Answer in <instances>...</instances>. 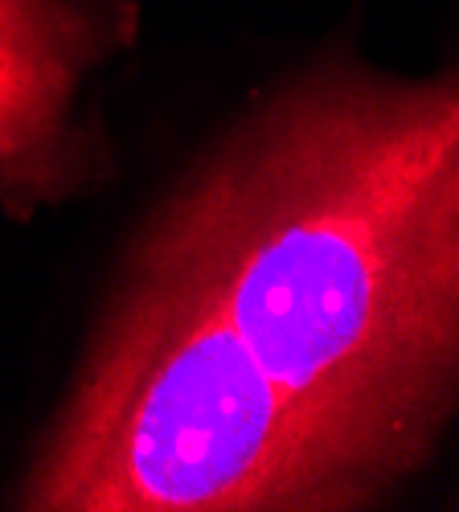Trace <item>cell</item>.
<instances>
[{
    "instance_id": "cell-1",
    "label": "cell",
    "mask_w": 459,
    "mask_h": 512,
    "mask_svg": "<svg viewBox=\"0 0 459 512\" xmlns=\"http://www.w3.org/2000/svg\"><path fill=\"white\" fill-rule=\"evenodd\" d=\"M132 259L189 275L304 410L419 472L459 410V62H320L201 160Z\"/></svg>"
},
{
    "instance_id": "cell-2",
    "label": "cell",
    "mask_w": 459,
    "mask_h": 512,
    "mask_svg": "<svg viewBox=\"0 0 459 512\" xmlns=\"http://www.w3.org/2000/svg\"><path fill=\"white\" fill-rule=\"evenodd\" d=\"M410 472L304 410L189 275L132 259L25 512H349Z\"/></svg>"
},
{
    "instance_id": "cell-3",
    "label": "cell",
    "mask_w": 459,
    "mask_h": 512,
    "mask_svg": "<svg viewBox=\"0 0 459 512\" xmlns=\"http://www.w3.org/2000/svg\"><path fill=\"white\" fill-rule=\"evenodd\" d=\"M136 33L132 0H0V209L13 222L103 181L107 148L78 95Z\"/></svg>"
}]
</instances>
